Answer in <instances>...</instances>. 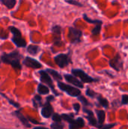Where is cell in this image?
<instances>
[{
	"mask_svg": "<svg viewBox=\"0 0 128 129\" xmlns=\"http://www.w3.org/2000/svg\"><path fill=\"white\" fill-rule=\"evenodd\" d=\"M21 56L17 51H14L10 54H4L2 56V60L5 63L11 64L14 69L20 70L21 65L20 63V59Z\"/></svg>",
	"mask_w": 128,
	"mask_h": 129,
	"instance_id": "cell-1",
	"label": "cell"
},
{
	"mask_svg": "<svg viewBox=\"0 0 128 129\" xmlns=\"http://www.w3.org/2000/svg\"><path fill=\"white\" fill-rule=\"evenodd\" d=\"M9 29L14 35V36L12 38L13 42L17 47H25L26 45V42L25 39L22 37L20 31L14 26H10Z\"/></svg>",
	"mask_w": 128,
	"mask_h": 129,
	"instance_id": "cell-2",
	"label": "cell"
},
{
	"mask_svg": "<svg viewBox=\"0 0 128 129\" xmlns=\"http://www.w3.org/2000/svg\"><path fill=\"white\" fill-rule=\"evenodd\" d=\"M57 85H58V87H59V88L60 90L66 92L70 96L79 97V95L81 94V91L78 88H74V87H72L71 85L64 84V83H63L61 82H58Z\"/></svg>",
	"mask_w": 128,
	"mask_h": 129,
	"instance_id": "cell-3",
	"label": "cell"
},
{
	"mask_svg": "<svg viewBox=\"0 0 128 129\" xmlns=\"http://www.w3.org/2000/svg\"><path fill=\"white\" fill-rule=\"evenodd\" d=\"M54 61L60 68H64L71 63V58L69 54H60L54 57Z\"/></svg>",
	"mask_w": 128,
	"mask_h": 129,
	"instance_id": "cell-4",
	"label": "cell"
},
{
	"mask_svg": "<svg viewBox=\"0 0 128 129\" xmlns=\"http://www.w3.org/2000/svg\"><path fill=\"white\" fill-rule=\"evenodd\" d=\"M72 73L73 74V76H75L77 77H78L79 79H81V80L83 82H86V83H90V82H96L97 80L93 79L92 77L89 76L88 74H86L83 70H79V69H75L72 70Z\"/></svg>",
	"mask_w": 128,
	"mask_h": 129,
	"instance_id": "cell-5",
	"label": "cell"
},
{
	"mask_svg": "<svg viewBox=\"0 0 128 129\" xmlns=\"http://www.w3.org/2000/svg\"><path fill=\"white\" fill-rule=\"evenodd\" d=\"M82 36V32L75 28L70 27L69 37L72 43H78L81 42V38Z\"/></svg>",
	"mask_w": 128,
	"mask_h": 129,
	"instance_id": "cell-6",
	"label": "cell"
},
{
	"mask_svg": "<svg viewBox=\"0 0 128 129\" xmlns=\"http://www.w3.org/2000/svg\"><path fill=\"white\" fill-rule=\"evenodd\" d=\"M39 74H40V79H41V81L45 84H47L54 91V93H56L57 94V96H58L59 94L54 91V85H53V82H52V80L51 79V77L49 76V75L45 72V71H40L39 72Z\"/></svg>",
	"mask_w": 128,
	"mask_h": 129,
	"instance_id": "cell-7",
	"label": "cell"
},
{
	"mask_svg": "<svg viewBox=\"0 0 128 129\" xmlns=\"http://www.w3.org/2000/svg\"><path fill=\"white\" fill-rule=\"evenodd\" d=\"M109 65L111 67L115 69L116 71H120L123 66V61L120 57V55L118 54L113 59H112L109 61Z\"/></svg>",
	"mask_w": 128,
	"mask_h": 129,
	"instance_id": "cell-8",
	"label": "cell"
},
{
	"mask_svg": "<svg viewBox=\"0 0 128 129\" xmlns=\"http://www.w3.org/2000/svg\"><path fill=\"white\" fill-rule=\"evenodd\" d=\"M23 64L28 67H31L33 69H39L41 67V64L38 61H37L36 60H35L33 58L29 57H26L24 59Z\"/></svg>",
	"mask_w": 128,
	"mask_h": 129,
	"instance_id": "cell-9",
	"label": "cell"
},
{
	"mask_svg": "<svg viewBox=\"0 0 128 129\" xmlns=\"http://www.w3.org/2000/svg\"><path fill=\"white\" fill-rule=\"evenodd\" d=\"M64 78H65V79L68 82L72 83V84H73L74 85H75V86H77L78 88H84L83 84L81 82H79V80H78L75 76H71V75H69V74H65L64 75Z\"/></svg>",
	"mask_w": 128,
	"mask_h": 129,
	"instance_id": "cell-10",
	"label": "cell"
},
{
	"mask_svg": "<svg viewBox=\"0 0 128 129\" xmlns=\"http://www.w3.org/2000/svg\"><path fill=\"white\" fill-rule=\"evenodd\" d=\"M52 113H53V108L50 104V103L48 102L47 104H45V106L41 110V115L44 118H49L51 116Z\"/></svg>",
	"mask_w": 128,
	"mask_h": 129,
	"instance_id": "cell-11",
	"label": "cell"
},
{
	"mask_svg": "<svg viewBox=\"0 0 128 129\" xmlns=\"http://www.w3.org/2000/svg\"><path fill=\"white\" fill-rule=\"evenodd\" d=\"M84 125V121L82 118H78L76 120H72L70 122L69 128L70 129H79Z\"/></svg>",
	"mask_w": 128,
	"mask_h": 129,
	"instance_id": "cell-12",
	"label": "cell"
},
{
	"mask_svg": "<svg viewBox=\"0 0 128 129\" xmlns=\"http://www.w3.org/2000/svg\"><path fill=\"white\" fill-rule=\"evenodd\" d=\"M84 113L86 112V113H88L87 119H88V122H89V124H90L91 125H92V126H97V125H97V122L96 119L94 118L93 113H92L91 111H90V110L85 109V108H84Z\"/></svg>",
	"mask_w": 128,
	"mask_h": 129,
	"instance_id": "cell-13",
	"label": "cell"
},
{
	"mask_svg": "<svg viewBox=\"0 0 128 129\" xmlns=\"http://www.w3.org/2000/svg\"><path fill=\"white\" fill-rule=\"evenodd\" d=\"M52 31L54 35L55 36V44L58 45L57 43L60 42V35H61V27L60 26H54L52 28Z\"/></svg>",
	"mask_w": 128,
	"mask_h": 129,
	"instance_id": "cell-14",
	"label": "cell"
},
{
	"mask_svg": "<svg viewBox=\"0 0 128 129\" xmlns=\"http://www.w3.org/2000/svg\"><path fill=\"white\" fill-rule=\"evenodd\" d=\"M97 117H98V125L97 127L99 128L100 126H101L104 121H105V117H106V113L103 110H97Z\"/></svg>",
	"mask_w": 128,
	"mask_h": 129,
	"instance_id": "cell-15",
	"label": "cell"
},
{
	"mask_svg": "<svg viewBox=\"0 0 128 129\" xmlns=\"http://www.w3.org/2000/svg\"><path fill=\"white\" fill-rule=\"evenodd\" d=\"M15 115L17 116V117L20 119V121L22 122V124H23L26 127H27V128H29L30 127V125L29 124V122H28V120L23 116V115L22 114V113H20L19 111H16L15 112Z\"/></svg>",
	"mask_w": 128,
	"mask_h": 129,
	"instance_id": "cell-16",
	"label": "cell"
},
{
	"mask_svg": "<svg viewBox=\"0 0 128 129\" xmlns=\"http://www.w3.org/2000/svg\"><path fill=\"white\" fill-rule=\"evenodd\" d=\"M39 51L40 48L37 45H29L27 48V51L32 55H35Z\"/></svg>",
	"mask_w": 128,
	"mask_h": 129,
	"instance_id": "cell-17",
	"label": "cell"
},
{
	"mask_svg": "<svg viewBox=\"0 0 128 129\" xmlns=\"http://www.w3.org/2000/svg\"><path fill=\"white\" fill-rule=\"evenodd\" d=\"M2 4L5 5L8 8H12L16 4V0H1Z\"/></svg>",
	"mask_w": 128,
	"mask_h": 129,
	"instance_id": "cell-18",
	"label": "cell"
},
{
	"mask_svg": "<svg viewBox=\"0 0 128 129\" xmlns=\"http://www.w3.org/2000/svg\"><path fill=\"white\" fill-rule=\"evenodd\" d=\"M38 92L41 94H47L49 93V88L47 86L40 84L38 86Z\"/></svg>",
	"mask_w": 128,
	"mask_h": 129,
	"instance_id": "cell-19",
	"label": "cell"
},
{
	"mask_svg": "<svg viewBox=\"0 0 128 129\" xmlns=\"http://www.w3.org/2000/svg\"><path fill=\"white\" fill-rule=\"evenodd\" d=\"M47 71H48L51 76H53V77H54L55 79H57V80H61V79H62V76H61L57 71L53 70H48Z\"/></svg>",
	"mask_w": 128,
	"mask_h": 129,
	"instance_id": "cell-20",
	"label": "cell"
},
{
	"mask_svg": "<svg viewBox=\"0 0 128 129\" xmlns=\"http://www.w3.org/2000/svg\"><path fill=\"white\" fill-rule=\"evenodd\" d=\"M84 19L87 22H88V23H96L97 25V24H102V21H101V20H91V19L89 18L86 14H84Z\"/></svg>",
	"mask_w": 128,
	"mask_h": 129,
	"instance_id": "cell-21",
	"label": "cell"
},
{
	"mask_svg": "<svg viewBox=\"0 0 128 129\" xmlns=\"http://www.w3.org/2000/svg\"><path fill=\"white\" fill-rule=\"evenodd\" d=\"M98 100H99L100 104L103 107H106V108L108 107V106H109V102H108V101H107L106 98H102V97L100 96V97L98 98Z\"/></svg>",
	"mask_w": 128,
	"mask_h": 129,
	"instance_id": "cell-22",
	"label": "cell"
},
{
	"mask_svg": "<svg viewBox=\"0 0 128 129\" xmlns=\"http://www.w3.org/2000/svg\"><path fill=\"white\" fill-rule=\"evenodd\" d=\"M101 26H102V24H97V26L92 30V35L93 36H96V35L100 34V29H101Z\"/></svg>",
	"mask_w": 128,
	"mask_h": 129,
	"instance_id": "cell-23",
	"label": "cell"
},
{
	"mask_svg": "<svg viewBox=\"0 0 128 129\" xmlns=\"http://www.w3.org/2000/svg\"><path fill=\"white\" fill-rule=\"evenodd\" d=\"M41 97L39 95H35L34 99H33V104L35 107H38V105L41 104Z\"/></svg>",
	"mask_w": 128,
	"mask_h": 129,
	"instance_id": "cell-24",
	"label": "cell"
},
{
	"mask_svg": "<svg viewBox=\"0 0 128 129\" xmlns=\"http://www.w3.org/2000/svg\"><path fill=\"white\" fill-rule=\"evenodd\" d=\"M51 128L53 129H63L64 125L63 124L59 123V122H55V123L52 124L51 125Z\"/></svg>",
	"mask_w": 128,
	"mask_h": 129,
	"instance_id": "cell-25",
	"label": "cell"
},
{
	"mask_svg": "<svg viewBox=\"0 0 128 129\" xmlns=\"http://www.w3.org/2000/svg\"><path fill=\"white\" fill-rule=\"evenodd\" d=\"M66 2H68L69 4H71V5H76V6H78V7H82V4H81L80 2H78V1L76 0H66Z\"/></svg>",
	"mask_w": 128,
	"mask_h": 129,
	"instance_id": "cell-26",
	"label": "cell"
},
{
	"mask_svg": "<svg viewBox=\"0 0 128 129\" xmlns=\"http://www.w3.org/2000/svg\"><path fill=\"white\" fill-rule=\"evenodd\" d=\"M61 117H62V119H63L64 120L68 121L69 123L73 120V118H72V116H71L67 115V114H63V115L61 116Z\"/></svg>",
	"mask_w": 128,
	"mask_h": 129,
	"instance_id": "cell-27",
	"label": "cell"
},
{
	"mask_svg": "<svg viewBox=\"0 0 128 129\" xmlns=\"http://www.w3.org/2000/svg\"><path fill=\"white\" fill-rule=\"evenodd\" d=\"M52 119H53V121H54L55 122H60L61 121V119H62V117H61L60 115L55 113V114L53 116Z\"/></svg>",
	"mask_w": 128,
	"mask_h": 129,
	"instance_id": "cell-28",
	"label": "cell"
},
{
	"mask_svg": "<svg viewBox=\"0 0 128 129\" xmlns=\"http://www.w3.org/2000/svg\"><path fill=\"white\" fill-rule=\"evenodd\" d=\"M78 99L80 100V101L84 105V106H88L89 105V103H88V101L84 98V97H82V96H81V97H78Z\"/></svg>",
	"mask_w": 128,
	"mask_h": 129,
	"instance_id": "cell-29",
	"label": "cell"
},
{
	"mask_svg": "<svg viewBox=\"0 0 128 129\" xmlns=\"http://www.w3.org/2000/svg\"><path fill=\"white\" fill-rule=\"evenodd\" d=\"M115 125V124H111V125H101L99 128L100 129H110L112 128H113Z\"/></svg>",
	"mask_w": 128,
	"mask_h": 129,
	"instance_id": "cell-30",
	"label": "cell"
},
{
	"mask_svg": "<svg viewBox=\"0 0 128 129\" xmlns=\"http://www.w3.org/2000/svg\"><path fill=\"white\" fill-rule=\"evenodd\" d=\"M86 94H87V95H88L89 97H91V98H94L95 97V92H94L93 91H91V90H90V89H87V91H86Z\"/></svg>",
	"mask_w": 128,
	"mask_h": 129,
	"instance_id": "cell-31",
	"label": "cell"
},
{
	"mask_svg": "<svg viewBox=\"0 0 128 129\" xmlns=\"http://www.w3.org/2000/svg\"><path fill=\"white\" fill-rule=\"evenodd\" d=\"M122 104H128V95H123L122 96V99H121Z\"/></svg>",
	"mask_w": 128,
	"mask_h": 129,
	"instance_id": "cell-32",
	"label": "cell"
},
{
	"mask_svg": "<svg viewBox=\"0 0 128 129\" xmlns=\"http://www.w3.org/2000/svg\"><path fill=\"white\" fill-rule=\"evenodd\" d=\"M73 109L75 110V112H78L80 110V105L78 104H73Z\"/></svg>",
	"mask_w": 128,
	"mask_h": 129,
	"instance_id": "cell-33",
	"label": "cell"
},
{
	"mask_svg": "<svg viewBox=\"0 0 128 129\" xmlns=\"http://www.w3.org/2000/svg\"><path fill=\"white\" fill-rule=\"evenodd\" d=\"M29 121H30L31 122H32V123H34V124H39V122H37L36 120H35V119H32V118H29Z\"/></svg>",
	"mask_w": 128,
	"mask_h": 129,
	"instance_id": "cell-34",
	"label": "cell"
},
{
	"mask_svg": "<svg viewBox=\"0 0 128 129\" xmlns=\"http://www.w3.org/2000/svg\"><path fill=\"white\" fill-rule=\"evenodd\" d=\"M53 100H54V97H53V96H49V97H48V98H47V101H48V102L51 101H53Z\"/></svg>",
	"mask_w": 128,
	"mask_h": 129,
	"instance_id": "cell-35",
	"label": "cell"
},
{
	"mask_svg": "<svg viewBox=\"0 0 128 129\" xmlns=\"http://www.w3.org/2000/svg\"><path fill=\"white\" fill-rule=\"evenodd\" d=\"M33 129H48L47 128H44V127H36V128H34Z\"/></svg>",
	"mask_w": 128,
	"mask_h": 129,
	"instance_id": "cell-36",
	"label": "cell"
}]
</instances>
